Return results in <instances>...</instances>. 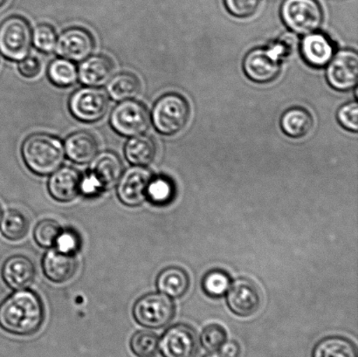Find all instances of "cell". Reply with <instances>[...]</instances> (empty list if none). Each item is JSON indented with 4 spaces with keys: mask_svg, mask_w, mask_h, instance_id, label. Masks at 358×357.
I'll list each match as a JSON object with an SVG mask.
<instances>
[{
    "mask_svg": "<svg viewBox=\"0 0 358 357\" xmlns=\"http://www.w3.org/2000/svg\"><path fill=\"white\" fill-rule=\"evenodd\" d=\"M189 279L184 269L169 267L164 269L157 278V288L160 293L173 298H179L189 289Z\"/></svg>",
    "mask_w": 358,
    "mask_h": 357,
    "instance_id": "cell-24",
    "label": "cell"
},
{
    "mask_svg": "<svg viewBox=\"0 0 358 357\" xmlns=\"http://www.w3.org/2000/svg\"><path fill=\"white\" fill-rule=\"evenodd\" d=\"M30 24L20 16H10L0 24V54L12 61H20L31 47Z\"/></svg>",
    "mask_w": 358,
    "mask_h": 357,
    "instance_id": "cell-5",
    "label": "cell"
},
{
    "mask_svg": "<svg viewBox=\"0 0 358 357\" xmlns=\"http://www.w3.org/2000/svg\"><path fill=\"white\" fill-rule=\"evenodd\" d=\"M358 54L353 49H343L333 56L327 65L326 79L329 86L340 92L357 87Z\"/></svg>",
    "mask_w": 358,
    "mask_h": 357,
    "instance_id": "cell-9",
    "label": "cell"
},
{
    "mask_svg": "<svg viewBox=\"0 0 358 357\" xmlns=\"http://www.w3.org/2000/svg\"><path fill=\"white\" fill-rule=\"evenodd\" d=\"M94 48L92 34L82 27H71L58 37L55 51L59 57L82 62L90 57Z\"/></svg>",
    "mask_w": 358,
    "mask_h": 357,
    "instance_id": "cell-13",
    "label": "cell"
},
{
    "mask_svg": "<svg viewBox=\"0 0 358 357\" xmlns=\"http://www.w3.org/2000/svg\"><path fill=\"white\" fill-rule=\"evenodd\" d=\"M90 163L89 171L100 181L105 191L114 187L124 173L120 157L112 152L97 154Z\"/></svg>",
    "mask_w": 358,
    "mask_h": 357,
    "instance_id": "cell-20",
    "label": "cell"
},
{
    "mask_svg": "<svg viewBox=\"0 0 358 357\" xmlns=\"http://www.w3.org/2000/svg\"><path fill=\"white\" fill-rule=\"evenodd\" d=\"M222 353L228 357H237L240 354V346L235 342H224L222 347Z\"/></svg>",
    "mask_w": 358,
    "mask_h": 357,
    "instance_id": "cell-41",
    "label": "cell"
},
{
    "mask_svg": "<svg viewBox=\"0 0 358 357\" xmlns=\"http://www.w3.org/2000/svg\"><path fill=\"white\" fill-rule=\"evenodd\" d=\"M159 348L164 357H195L199 349L198 338L188 325H174L164 334Z\"/></svg>",
    "mask_w": 358,
    "mask_h": 357,
    "instance_id": "cell-12",
    "label": "cell"
},
{
    "mask_svg": "<svg viewBox=\"0 0 358 357\" xmlns=\"http://www.w3.org/2000/svg\"><path fill=\"white\" fill-rule=\"evenodd\" d=\"M227 305L238 316L248 317L257 312L261 296L257 288L247 279H238L227 291Z\"/></svg>",
    "mask_w": 358,
    "mask_h": 357,
    "instance_id": "cell-14",
    "label": "cell"
},
{
    "mask_svg": "<svg viewBox=\"0 0 358 357\" xmlns=\"http://www.w3.org/2000/svg\"><path fill=\"white\" fill-rule=\"evenodd\" d=\"M298 45V38L296 34L286 33L282 35L278 40L270 44L268 47L283 61L292 54Z\"/></svg>",
    "mask_w": 358,
    "mask_h": 357,
    "instance_id": "cell-38",
    "label": "cell"
},
{
    "mask_svg": "<svg viewBox=\"0 0 358 357\" xmlns=\"http://www.w3.org/2000/svg\"><path fill=\"white\" fill-rule=\"evenodd\" d=\"M113 71V62L107 56L90 55L80 63L78 79L84 86L100 87L106 85Z\"/></svg>",
    "mask_w": 358,
    "mask_h": 357,
    "instance_id": "cell-18",
    "label": "cell"
},
{
    "mask_svg": "<svg viewBox=\"0 0 358 357\" xmlns=\"http://www.w3.org/2000/svg\"><path fill=\"white\" fill-rule=\"evenodd\" d=\"M78 268L76 254L62 253L55 248L44 255L42 269L45 277L55 283H64L75 276Z\"/></svg>",
    "mask_w": 358,
    "mask_h": 357,
    "instance_id": "cell-17",
    "label": "cell"
},
{
    "mask_svg": "<svg viewBox=\"0 0 358 357\" xmlns=\"http://www.w3.org/2000/svg\"><path fill=\"white\" fill-rule=\"evenodd\" d=\"M231 284L229 275L226 272L217 269L207 272L202 281L203 291L213 298L226 295Z\"/></svg>",
    "mask_w": 358,
    "mask_h": 357,
    "instance_id": "cell-31",
    "label": "cell"
},
{
    "mask_svg": "<svg viewBox=\"0 0 358 357\" xmlns=\"http://www.w3.org/2000/svg\"><path fill=\"white\" fill-rule=\"evenodd\" d=\"M314 120L305 108L294 107L284 112L280 118V128L291 138H301L313 128Z\"/></svg>",
    "mask_w": 358,
    "mask_h": 357,
    "instance_id": "cell-23",
    "label": "cell"
},
{
    "mask_svg": "<svg viewBox=\"0 0 358 357\" xmlns=\"http://www.w3.org/2000/svg\"><path fill=\"white\" fill-rule=\"evenodd\" d=\"M189 106L187 101L180 94H164L157 101L152 112L154 127L160 134L176 135L187 124Z\"/></svg>",
    "mask_w": 358,
    "mask_h": 357,
    "instance_id": "cell-3",
    "label": "cell"
},
{
    "mask_svg": "<svg viewBox=\"0 0 358 357\" xmlns=\"http://www.w3.org/2000/svg\"><path fill=\"white\" fill-rule=\"evenodd\" d=\"M175 197L173 182L166 177H152L147 188V199L154 205H169Z\"/></svg>",
    "mask_w": 358,
    "mask_h": 357,
    "instance_id": "cell-29",
    "label": "cell"
},
{
    "mask_svg": "<svg viewBox=\"0 0 358 357\" xmlns=\"http://www.w3.org/2000/svg\"><path fill=\"white\" fill-rule=\"evenodd\" d=\"M69 107L70 113L77 120L91 124L101 120L106 115L108 96L98 87H84L72 94Z\"/></svg>",
    "mask_w": 358,
    "mask_h": 357,
    "instance_id": "cell-8",
    "label": "cell"
},
{
    "mask_svg": "<svg viewBox=\"0 0 358 357\" xmlns=\"http://www.w3.org/2000/svg\"><path fill=\"white\" fill-rule=\"evenodd\" d=\"M62 227L54 219H44L35 227L34 236L38 246L51 248L55 246Z\"/></svg>",
    "mask_w": 358,
    "mask_h": 357,
    "instance_id": "cell-33",
    "label": "cell"
},
{
    "mask_svg": "<svg viewBox=\"0 0 358 357\" xmlns=\"http://www.w3.org/2000/svg\"><path fill=\"white\" fill-rule=\"evenodd\" d=\"M313 357H357L355 345L348 339L329 337L315 346Z\"/></svg>",
    "mask_w": 358,
    "mask_h": 357,
    "instance_id": "cell-26",
    "label": "cell"
},
{
    "mask_svg": "<svg viewBox=\"0 0 358 357\" xmlns=\"http://www.w3.org/2000/svg\"><path fill=\"white\" fill-rule=\"evenodd\" d=\"M282 61L271 48H255L245 56L243 70L248 79L256 83L273 82L280 73Z\"/></svg>",
    "mask_w": 358,
    "mask_h": 357,
    "instance_id": "cell-10",
    "label": "cell"
},
{
    "mask_svg": "<svg viewBox=\"0 0 358 357\" xmlns=\"http://www.w3.org/2000/svg\"><path fill=\"white\" fill-rule=\"evenodd\" d=\"M336 118L343 128L352 132L358 131V105L356 101H350L340 107Z\"/></svg>",
    "mask_w": 358,
    "mask_h": 357,
    "instance_id": "cell-35",
    "label": "cell"
},
{
    "mask_svg": "<svg viewBox=\"0 0 358 357\" xmlns=\"http://www.w3.org/2000/svg\"><path fill=\"white\" fill-rule=\"evenodd\" d=\"M141 83L131 73H120L111 77L107 83V94L115 101L132 100L140 92Z\"/></svg>",
    "mask_w": 358,
    "mask_h": 357,
    "instance_id": "cell-25",
    "label": "cell"
},
{
    "mask_svg": "<svg viewBox=\"0 0 358 357\" xmlns=\"http://www.w3.org/2000/svg\"><path fill=\"white\" fill-rule=\"evenodd\" d=\"M6 2V0H0V7H2L3 5H5Z\"/></svg>",
    "mask_w": 358,
    "mask_h": 357,
    "instance_id": "cell-43",
    "label": "cell"
},
{
    "mask_svg": "<svg viewBox=\"0 0 358 357\" xmlns=\"http://www.w3.org/2000/svg\"><path fill=\"white\" fill-rule=\"evenodd\" d=\"M82 245L79 234L71 229L62 230L61 233L56 240L55 246L56 249L62 253L76 254L79 252Z\"/></svg>",
    "mask_w": 358,
    "mask_h": 357,
    "instance_id": "cell-37",
    "label": "cell"
},
{
    "mask_svg": "<svg viewBox=\"0 0 358 357\" xmlns=\"http://www.w3.org/2000/svg\"><path fill=\"white\" fill-rule=\"evenodd\" d=\"M48 75L54 85L69 87L78 80V69L73 61L59 57L49 64Z\"/></svg>",
    "mask_w": 358,
    "mask_h": 357,
    "instance_id": "cell-27",
    "label": "cell"
},
{
    "mask_svg": "<svg viewBox=\"0 0 358 357\" xmlns=\"http://www.w3.org/2000/svg\"><path fill=\"white\" fill-rule=\"evenodd\" d=\"M131 351L138 357H154L159 348V339L149 330L136 332L131 338Z\"/></svg>",
    "mask_w": 358,
    "mask_h": 357,
    "instance_id": "cell-30",
    "label": "cell"
},
{
    "mask_svg": "<svg viewBox=\"0 0 358 357\" xmlns=\"http://www.w3.org/2000/svg\"><path fill=\"white\" fill-rule=\"evenodd\" d=\"M175 316V305L169 296L150 293L136 300L133 316L136 323L148 328H161L169 324Z\"/></svg>",
    "mask_w": 358,
    "mask_h": 357,
    "instance_id": "cell-6",
    "label": "cell"
},
{
    "mask_svg": "<svg viewBox=\"0 0 358 357\" xmlns=\"http://www.w3.org/2000/svg\"><path fill=\"white\" fill-rule=\"evenodd\" d=\"M124 153L129 163L145 167L153 162L157 155V145L146 135L132 136L126 143Z\"/></svg>",
    "mask_w": 358,
    "mask_h": 357,
    "instance_id": "cell-22",
    "label": "cell"
},
{
    "mask_svg": "<svg viewBox=\"0 0 358 357\" xmlns=\"http://www.w3.org/2000/svg\"><path fill=\"white\" fill-rule=\"evenodd\" d=\"M19 71L24 78L33 79L38 75L41 71V63L40 59L34 56H27L26 58L19 61Z\"/></svg>",
    "mask_w": 358,
    "mask_h": 357,
    "instance_id": "cell-40",
    "label": "cell"
},
{
    "mask_svg": "<svg viewBox=\"0 0 358 357\" xmlns=\"http://www.w3.org/2000/svg\"><path fill=\"white\" fill-rule=\"evenodd\" d=\"M280 17L294 34L306 35L321 27L324 10L317 0H284Z\"/></svg>",
    "mask_w": 358,
    "mask_h": 357,
    "instance_id": "cell-4",
    "label": "cell"
},
{
    "mask_svg": "<svg viewBox=\"0 0 358 357\" xmlns=\"http://www.w3.org/2000/svg\"><path fill=\"white\" fill-rule=\"evenodd\" d=\"M224 6L231 15L248 17L258 10L261 0H224Z\"/></svg>",
    "mask_w": 358,
    "mask_h": 357,
    "instance_id": "cell-36",
    "label": "cell"
},
{
    "mask_svg": "<svg viewBox=\"0 0 358 357\" xmlns=\"http://www.w3.org/2000/svg\"><path fill=\"white\" fill-rule=\"evenodd\" d=\"M35 268L33 262L23 255L7 258L2 268V278L13 290L26 289L33 283Z\"/></svg>",
    "mask_w": 358,
    "mask_h": 357,
    "instance_id": "cell-19",
    "label": "cell"
},
{
    "mask_svg": "<svg viewBox=\"0 0 358 357\" xmlns=\"http://www.w3.org/2000/svg\"><path fill=\"white\" fill-rule=\"evenodd\" d=\"M301 54L308 65L322 68L331 61L335 54V45L327 35L314 31L304 35L301 42Z\"/></svg>",
    "mask_w": 358,
    "mask_h": 357,
    "instance_id": "cell-15",
    "label": "cell"
},
{
    "mask_svg": "<svg viewBox=\"0 0 358 357\" xmlns=\"http://www.w3.org/2000/svg\"><path fill=\"white\" fill-rule=\"evenodd\" d=\"M66 156L72 162L78 164L89 163L98 154V143L92 134L79 131L70 135L65 140Z\"/></svg>",
    "mask_w": 358,
    "mask_h": 357,
    "instance_id": "cell-21",
    "label": "cell"
},
{
    "mask_svg": "<svg viewBox=\"0 0 358 357\" xmlns=\"http://www.w3.org/2000/svg\"><path fill=\"white\" fill-rule=\"evenodd\" d=\"M203 357H228L226 355L223 354L222 352L221 353H212V354H209V355H207L206 356H203Z\"/></svg>",
    "mask_w": 358,
    "mask_h": 357,
    "instance_id": "cell-42",
    "label": "cell"
},
{
    "mask_svg": "<svg viewBox=\"0 0 358 357\" xmlns=\"http://www.w3.org/2000/svg\"><path fill=\"white\" fill-rule=\"evenodd\" d=\"M43 321V303L31 290H17L0 304V327L10 334L21 337L33 335L40 330Z\"/></svg>",
    "mask_w": 358,
    "mask_h": 357,
    "instance_id": "cell-1",
    "label": "cell"
},
{
    "mask_svg": "<svg viewBox=\"0 0 358 357\" xmlns=\"http://www.w3.org/2000/svg\"><path fill=\"white\" fill-rule=\"evenodd\" d=\"M24 164L38 176H48L62 167L65 150L62 140L45 133H35L21 147Z\"/></svg>",
    "mask_w": 358,
    "mask_h": 357,
    "instance_id": "cell-2",
    "label": "cell"
},
{
    "mask_svg": "<svg viewBox=\"0 0 358 357\" xmlns=\"http://www.w3.org/2000/svg\"><path fill=\"white\" fill-rule=\"evenodd\" d=\"M1 217H2V212H1V208H0V220H1Z\"/></svg>",
    "mask_w": 358,
    "mask_h": 357,
    "instance_id": "cell-44",
    "label": "cell"
},
{
    "mask_svg": "<svg viewBox=\"0 0 358 357\" xmlns=\"http://www.w3.org/2000/svg\"><path fill=\"white\" fill-rule=\"evenodd\" d=\"M112 129L119 135L132 138L148 131L150 115L145 105L135 100L121 101L111 112Z\"/></svg>",
    "mask_w": 358,
    "mask_h": 357,
    "instance_id": "cell-7",
    "label": "cell"
},
{
    "mask_svg": "<svg viewBox=\"0 0 358 357\" xmlns=\"http://www.w3.org/2000/svg\"><path fill=\"white\" fill-rule=\"evenodd\" d=\"M29 224L27 217L15 209L7 210L0 220V231L7 240L17 241L27 235Z\"/></svg>",
    "mask_w": 358,
    "mask_h": 357,
    "instance_id": "cell-28",
    "label": "cell"
},
{
    "mask_svg": "<svg viewBox=\"0 0 358 357\" xmlns=\"http://www.w3.org/2000/svg\"><path fill=\"white\" fill-rule=\"evenodd\" d=\"M82 175L73 168L61 167L49 178V194L56 201L71 202L80 194V183Z\"/></svg>",
    "mask_w": 358,
    "mask_h": 357,
    "instance_id": "cell-16",
    "label": "cell"
},
{
    "mask_svg": "<svg viewBox=\"0 0 358 357\" xmlns=\"http://www.w3.org/2000/svg\"><path fill=\"white\" fill-rule=\"evenodd\" d=\"M153 177L152 171L143 166H133L122 173L118 181L119 201L129 207L141 205L147 199V188Z\"/></svg>",
    "mask_w": 358,
    "mask_h": 357,
    "instance_id": "cell-11",
    "label": "cell"
},
{
    "mask_svg": "<svg viewBox=\"0 0 358 357\" xmlns=\"http://www.w3.org/2000/svg\"><path fill=\"white\" fill-rule=\"evenodd\" d=\"M105 189L100 181L90 171L82 176L80 183V194L86 198H94L104 191Z\"/></svg>",
    "mask_w": 358,
    "mask_h": 357,
    "instance_id": "cell-39",
    "label": "cell"
},
{
    "mask_svg": "<svg viewBox=\"0 0 358 357\" xmlns=\"http://www.w3.org/2000/svg\"><path fill=\"white\" fill-rule=\"evenodd\" d=\"M200 341L206 351L210 352L219 351L227 341V332L220 325H210L202 332Z\"/></svg>",
    "mask_w": 358,
    "mask_h": 357,
    "instance_id": "cell-34",
    "label": "cell"
},
{
    "mask_svg": "<svg viewBox=\"0 0 358 357\" xmlns=\"http://www.w3.org/2000/svg\"><path fill=\"white\" fill-rule=\"evenodd\" d=\"M58 36L55 28L48 24H41L31 31V43L37 50L44 54L55 51Z\"/></svg>",
    "mask_w": 358,
    "mask_h": 357,
    "instance_id": "cell-32",
    "label": "cell"
}]
</instances>
